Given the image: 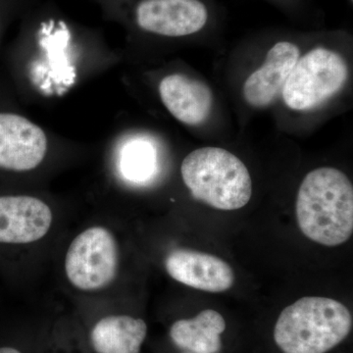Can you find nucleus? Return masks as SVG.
Segmentation results:
<instances>
[{"mask_svg":"<svg viewBox=\"0 0 353 353\" xmlns=\"http://www.w3.org/2000/svg\"><path fill=\"white\" fill-rule=\"evenodd\" d=\"M296 213L299 229L311 241L345 243L353 232L352 183L333 167L309 172L297 192Z\"/></svg>","mask_w":353,"mask_h":353,"instance_id":"obj_1","label":"nucleus"},{"mask_svg":"<svg viewBox=\"0 0 353 353\" xmlns=\"http://www.w3.org/2000/svg\"><path fill=\"white\" fill-rule=\"evenodd\" d=\"M352 328V313L340 301L307 296L281 312L274 340L283 353H326L340 345Z\"/></svg>","mask_w":353,"mask_h":353,"instance_id":"obj_2","label":"nucleus"},{"mask_svg":"<svg viewBox=\"0 0 353 353\" xmlns=\"http://www.w3.org/2000/svg\"><path fill=\"white\" fill-rule=\"evenodd\" d=\"M181 174L192 196L211 208L238 210L252 199L250 171L224 148H197L183 160Z\"/></svg>","mask_w":353,"mask_h":353,"instance_id":"obj_3","label":"nucleus"},{"mask_svg":"<svg viewBox=\"0 0 353 353\" xmlns=\"http://www.w3.org/2000/svg\"><path fill=\"white\" fill-rule=\"evenodd\" d=\"M348 65L340 53L318 46L299 57L283 88L284 103L296 112L319 108L345 87Z\"/></svg>","mask_w":353,"mask_h":353,"instance_id":"obj_4","label":"nucleus"},{"mask_svg":"<svg viewBox=\"0 0 353 353\" xmlns=\"http://www.w3.org/2000/svg\"><path fill=\"white\" fill-rule=\"evenodd\" d=\"M65 274L70 284L83 292L105 289L119 268V248L106 228H88L74 239L65 256Z\"/></svg>","mask_w":353,"mask_h":353,"instance_id":"obj_5","label":"nucleus"},{"mask_svg":"<svg viewBox=\"0 0 353 353\" xmlns=\"http://www.w3.org/2000/svg\"><path fill=\"white\" fill-rule=\"evenodd\" d=\"M205 0H139L134 19L139 29L167 38H183L203 31L210 20Z\"/></svg>","mask_w":353,"mask_h":353,"instance_id":"obj_6","label":"nucleus"},{"mask_svg":"<svg viewBox=\"0 0 353 353\" xmlns=\"http://www.w3.org/2000/svg\"><path fill=\"white\" fill-rule=\"evenodd\" d=\"M48 152L43 130L19 114L0 111V170L31 171Z\"/></svg>","mask_w":353,"mask_h":353,"instance_id":"obj_7","label":"nucleus"},{"mask_svg":"<svg viewBox=\"0 0 353 353\" xmlns=\"http://www.w3.org/2000/svg\"><path fill=\"white\" fill-rule=\"evenodd\" d=\"M53 214L46 202L29 196H0V243L28 245L46 236Z\"/></svg>","mask_w":353,"mask_h":353,"instance_id":"obj_8","label":"nucleus"},{"mask_svg":"<svg viewBox=\"0 0 353 353\" xmlns=\"http://www.w3.org/2000/svg\"><path fill=\"white\" fill-rule=\"evenodd\" d=\"M301 57L297 44L280 41L267 52L263 64L253 71L243 83V97L250 106L264 108L271 105L282 92L290 72Z\"/></svg>","mask_w":353,"mask_h":353,"instance_id":"obj_9","label":"nucleus"},{"mask_svg":"<svg viewBox=\"0 0 353 353\" xmlns=\"http://www.w3.org/2000/svg\"><path fill=\"white\" fill-rule=\"evenodd\" d=\"M165 269L176 282L203 292H226L234 285V271L226 261L196 250H173L165 259Z\"/></svg>","mask_w":353,"mask_h":353,"instance_id":"obj_10","label":"nucleus"},{"mask_svg":"<svg viewBox=\"0 0 353 353\" xmlns=\"http://www.w3.org/2000/svg\"><path fill=\"white\" fill-rule=\"evenodd\" d=\"M158 90L165 108L183 124L199 126L212 110V92L197 79L170 74L162 79Z\"/></svg>","mask_w":353,"mask_h":353,"instance_id":"obj_11","label":"nucleus"},{"mask_svg":"<svg viewBox=\"0 0 353 353\" xmlns=\"http://www.w3.org/2000/svg\"><path fill=\"white\" fill-rule=\"evenodd\" d=\"M148 334L145 320L110 315L95 323L90 343L97 353H139Z\"/></svg>","mask_w":353,"mask_h":353,"instance_id":"obj_12","label":"nucleus"},{"mask_svg":"<svg viewBox=\"0 0 353 353\" xmlns=\"http://www.w3.org/2000/svg\"><path fill=\"white\" fill-rule=\"evenodd\" d=\"M226 322L217 311L206 309L192 319L178 320L172 325L170 338L176 347L192 353H219L221 334Z\"/></svg>","mask_w":353,"mask_h":353,"instance_id":"obj_13","label":"nucleus"},{"mask_svg":"<svg viewBox=\"0 0 353 353\" xmlns=\"http://www.w3.org/2000/svg\"><path fill=\"white\" fill-rule=\"evenodd\" d=\"M157 168V152L150 141L132 139L121 152L120 170L127 180L143 183L152 178Z\"/></svg>","mask_w":353,"mask_h":353,"instance_id":"obj_14","label":"nucleus"},{"mask_svg":"<svg viewBox=\"0 0 353 353\" xmlns=\"http://www.w3.org/2000/svg\"><path fill=\"white\" fill-rule=\"evenodd\" d=\"M0 353H22L13 347H0Z\"/></svg>","mask_w":353,"mask_h":353,"instance_id":"obj_15","label":"nucleus"},{"mask_svg":"<svg viewBox=\"0 0 353 353\" xmlns=\"http://www.w3.org/2000/svg\"><path fill=\"white\" fill-rule=\"evenodd\" d=\"M352 1H353V0H350V2H352Z\"/></svg>","mask_w":353,"mask_h":353,"instance_id":"obj_16","label":"nucleus"}]
</instances>
